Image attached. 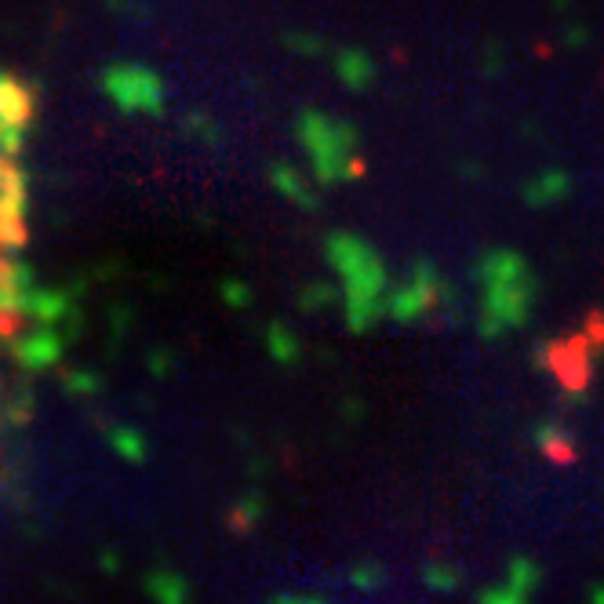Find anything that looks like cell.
Here are the masks:
<instances>
[{
	"instance_id": "6da1fadb",
	"label": "cell",
	"mask_w": 604,
	"mask_h": 604,
	"mask_svg": "<svg viewBox=\"0 0 604 604\" xmlns=\"http://www.w3.org/2000/svg\"><path fill=\"white\" fill-rule=\"evenodd\" d=\"M328 259L343 277V295H346V321L353 332L372 328L375 317L386 313V295H390V281H386V266L375 255V248L353 233H335L328 241Z\"/></svg>"
},
{
	"instance_id": "7a4b0ae2",
	"label": "cell",
	"mask_w": 604,
	"mask_h": 604,
	"mask_svg": "<svg viewBox=\"0 0 604 604\" xmlns=\"http://www.w3.org/2000/svg\"><path fill=\"white\" fill-rule=\"evenodd\" d=\"M484 281V332L503 335L517 324H524L532 310L535 281L521 255L514 252H492L481 262Z\"/></svg>"
},
{
	"instance_id": "3957f363",
	"label": "cell",
	"mask_w": 604,
	"mask_h": 604,
	"mask_svg": "<svg viewBox=\"0 0 604 604\" xmlns=\"http://www.w3.org/2000/svg\"><path fill=\"white\" fill-rule=\"evenodd\" d=\"M299 139L310 153V164H313V175L317 182L332 186V182H343L353 175L357 161H353V131L346 128L343 121H332L317 110H306L299 117Z\"/></svg>"
},
{
	"instance_id": "277c9868",
	"label": "cell",
	"mask_w": 604,
	"mask_h": 604,
	"mask_svg": "<svg viewBox=\"0 0 604 604\" xmlns=\"http://www.w3.org/2000/svg\"><path fill=\"white\" fill-rule=\"evenodd\" d=\"M102 91L124 113H157L164 106L161 77L146 66H135V62H121V66H110L102 73Z\"/></svg>"
},
{
	"instance_id": "5b68a950",
	"label": "cell",
	"mask_w": 604,
	"mask_h": 604,
	"mask_svg": "<svg viewBox=\"0 0 604 604\" xmlns=\"http://www.w3.org/2000/svg\"><path fill=\"white\" fill-rule=\"evenodd\" d=\"M441 295V281H437V273L433 266H415L412 277L401 284V288H393L390 299H386V313H390L393 321H415V317H423L426 310L433 306V299Z\"/></svg>"
},
{
	"instance_id": "8992f818",
	"label": "cell",
	"mask_w": 604,
	"mask_h": 604,
	"mask_svg": "<svg viewBox=\"0 0 604 604\" xmlns=\"http://www.w3.org/2000/svg\"><path fill=\"white\" fill-rule=\"evenodd\" d=\"M30 110H33L30 95H26L19 84L11 81V77H4V73H0V128L19 139L22 124L30 121Z\"/></svg>"
},
{
	"instance_id": "52a82bcc",
	"label": "cell",
	"mask_w": 604,
	"mask_h": 604,
	"mask_svg": "<svg viewBox=\"0 0 604 604\" xmlns=\"http://www.w3.org/2000/svg\"><path fill=\"white\" fill-rule=\"evenodd\" d=\"M59 353H62L59 335H51L48 328L33 332L26 343H19V361L26 364V368H48V364L59 361Z\"/></svg>"
},
{
	"instance_id": "ba28073f",
	"label": "cell",
	"mask_w": 604,
	"mask_h": 604,
	"mask_svg": "<svg viewBox=\"0 0 604 604\" xmlns=\"http://www.w3.org/2000/svg\"><path fill=\"white\" fill-rule=\"evenodd\" d=\"M146 594L157 604H190V586H186V579L168 572V568L146 575Z\"/></svg>"
},
{
	"instance_id": "9c48e42d",
	"label": "cell",
	"mask_w": 604,
	"mask_h": 604,
	"mask_svg": "<svg viewBox=\"0 0 604 604\" xmlns=\"http://www.w3.org/2000/svg\"><path fill=\"white\" fill-rule=\"evenodd\" d=\"M335 73H339V81L353 91H364L372 84V59L361 55V51H339V59H335Z\"/></svg>"
},
{
	"instance_id": "30bf717a",
	"label": "cell",
	"mask_w": 604,
	"mask_h": 604,
	"mask_svg": "<svg viewBox=\"0 0 604 604\" xmlns=\"http://www.w3.org/2000/svg\"><path fill=\"white\" fill-rule=\"evenodd\" d=\"M273 186L288 197V201H295V204H302V208H313V193H310V186L299 179V172L295 168H288V164H277L273 168Z\"/></svg>"
},
{
	"instance_id": "8fae6325",
	"label": "cell",
	"mask_w": 604,
	"mask_h": 604,
	"mask_svg": "<svg viewBox=\"0 0 604 604\" xmlns=\"http://www.w3.org/2000/svg\"><path fill=\"white\" fill-rule=\"evenodd\" d=\"M564 193H568V179L564 175H543V179H535L532 186H528V201L532 204H554V201H561Z\"/></svg>"
},
{
	"instance_id": "7c38bea8",
	"label": "cell",
	"mask_w": 604,
	"mask_h": 604,
	"mask_svg": "<svg viewBox=\"0 0 604 604\" xmlns=\"http://www.w3.org/2000/svg\"><path fill=\"white\" fill-rule=\"evenodd\" d=\"M535 583H539V568H535L528 557H514V561H510V572H506V586L517 590L521 597H528L535 590Z\"/></svg>"
},
{
	"instance_id": "4fadbf2b",
	"label": "cell",
	"mask_w": 604,
	"mask_h": 604,
	"mask_svg": "<svg viewBox=\"0 0 604 604\" xmlns=\"http://www.w3.org/2000/svg\"><path fill=\"white\" fill-rule=\"evenodd\" d=\"M266 343H270V353L277 357L281 364H292L299 357V343L292 339V332L284 328V324H273L270 335H266Z\"/></svg>"
},
{
	"instance_id": "5bb4252c",
	"label": "cell",
	"mask_w": 604,
	"mask_h": 604,
	"mask_svg": "<svg viewBox=\"0 0 604 604\" xmlns=\"http://www.w3.org/2000/svg\"><path fill=\"white\" fill-rule=\"evenodd\" d=\"M113 448L131 463H142V455H146V444L135 430H113Z\"/></svg>"
},
{
	"instance_id": "9a60e30c",
	"label": "cell",
	"mask_w": 604,
	"mask_h": 604,
	"mask_svg": "<svg viewBox=\"0 0 604 604\" xmlns=\"http://www.w3.org/2000/svg\"><path fill=\"white\" fill-rule=\"evenodd\" d=\"M426 586H433V590H455L459 586V572L444 568V564H430L426 568Z\"/></svg>"
},
{
	"instance_id": "2e32d148",
	"label": "cell",
	"mask_w": 604,
	"mask_h": 604,
	"mask_svg": "<svg viewBox=\"0 0 604 604\" xmlns=\"http://www.w3.org/2000/svg\"><path fill=\"white\" fill-rule=\"evenodd\" d=\"M477 604H528V597H521L510 586H492V590H484Z\"/></svg>"
},
{
	"instance_id": "e0dca14e",
	"label": "cell",
	"mask_w": 604,
	"mask_h": 604,
	"mask_svg": "<svg viewBox=\"0 0 604 604\" xmlns=\"http://www.w3.org/2000/svg\"><path fill=\"white\" fill-rule=\"evenodd\" d=\"M350 579L357 590H372V586H379V568H375V564H361V568L350 572Z\"/></svg>"
},
{
	"instance_id": "ac0fdd59",
	"label": "cell",
	"mask_w": 604,
	"mask_h": 604,
	"mask_svg": "<svg viewBox=\"0 0 604 604\" xmlns=\"http://www.w3.org/2000/svg\"><path fill=\"white\" fill-rule=\"evenodd\" d=\"M70 390L73 393H95L99 390V379H95V375L77 372V375H70Z\"/></svg>"
},
{
	"instance_id": "d6986e66",
	"label": "cell",
	"mask_w": 604,
	"mask_h": 604,
	"mask_svg": "<svg viewBox=\"0 0 604 604\" xmlns=\"http://www.w3.org/2000/svg\"><path fill=\"white\" fill-rule=\"evenodd\" d=\"M226 302H233V306H248V288H241V284H226Z\"/></svg>"
},
{
	"instance_id": "ffe728a7",
	"label": "cell",
	"mask_w": 604,
	"mask_h": 604,
	"mask_svg": "<svg viewBox=\"0 0 604 604\" xmlns=\"http://www.w3.org/2000/svg\"><path fill=\"white\" fill-rule=\"evenodd\" d=\"M255 517H259V499H248V506H241V514H237V524H244V528H248Z\"/></svg>"
},
{
	"instance_id": "44dd1931",
	"label": "cell",
	"mask_w": 604,
	"mask_h": 604,
	"mask_svg": "<svg viewBox=\"0 0 604 604\" xmlns=\"http://www.w3.org/2000/svg\"><path fill=\"white\" fill-rule=\"evenodd\" d=\"M273 604H324V601L306 597V594H281V597H273Z\"/></svg>"
},
{
	"instance_id": "7402d4cb",
	"label": "cell",
	"mask_w": 604,
	"mask_h": 604,
	"mask_svg": "<svg viewBox=\"0 0 604 604\" xmlns=\"http://www.w3.org/2000/svg\"><path fill=\"white\" fill-rule=\"evenodd\" d=\"M590 604H604V586H597L594 594H590Z\"/></svg>"
}]
</instances>
